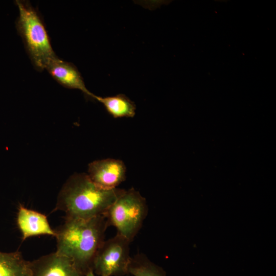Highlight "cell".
Masks as SVG:
<instances>
[{
	"label": "cell",
	"mask_w": 276,
	"mask_h": 276,
	"mask_svg": "<svg viewBox=\"0 0 276 276\" xmlns=\"http://www.w3.org/2000/svg\"><path fill=\"white\" fill-rule=\"evenodd\" d=\"M131 242L117 234L104 240L98 249L92 265V270L97 276H123L128 274L131 257Z\"/></svg>",
	"instance_id": "5b68a950"
},
{
	"label": "cell",
	"mask_w": 276,
	"mask_h": 276,
	"mask_svg": "<svg viewBox=\"0 0 276 276\" xmlns=\"http://www.w3.org/2000/svg\"><path fill=\"white\" fill-rule=\"evenodd\" d=\"M146 199L133 188L124 190L107 211L108 225L131 242L141 228L148 213Z\"/></svg>",
	"instance_id": "277c9868"
},
{
	"label": "cell",
	"mask_w": 276,
	"mask_h": 276,
	"mask_svg": "<svg viewBox=\"0 0 276 276\" xmlns=\"http://www.w3.org/2000/svg\"><path fill=\"white\" fill-rule=\"evenodd\" d=\"M16 223L23 241L40 235L56 236L55 230L50 226L47 216L21 204L18 207Z\"/></svg>",
	"instance_id": "ba28073f"
},
{
	"label": "cell",
	"mask_w": 276,
	"mask_h": 276,
	"mask_svg": "<svg viewBox=\"0 0 276 276\" xmlns=\"http://www.w3.org/2000/svg\"><path fill=\"white\" fill-rule=\"evenodd\" d=\"M93 99L102 103L107 111L113 118H133L135 114L134 102L123 94L102 97L94 95Z\"/></svg>",
	"instance_id": "8fae6325"
},
{
	"label": "cell",
	"mask_w": 276,
	"mask_h": 276,
	"mask_svg": "<svg viewBox=\"0 0 276 276\" xmlns=\"http://www.w3.org/2000/svg\"><path fill=\"white\" fill-rule=\"evenodd\" d=\"M106 190L96 185L86 173H75L63 184L54 211L65 213V218L87 219L104 215L123 191Z\"/></svg>",
	"instance_id": "7a4b0ae2"
},
{
	"label": "cell",
	"mask_w": 276,
	"mask_h": 276,
	"mask_svg": "<svg viewBox=\"0 0 276 276\" xmlns=\"http://www.w3.org/2000/svg\"><path fill=\"white\" fill-rule=\"evenodd\" d=\"M128 274L133 276H166L161 267L152 262L143 253H137L131 257Z\"/></svg>",
	"instance_id": "7c38bea8"
},
{
	"label": "cell",
	"mask_w": 276,
	"mask_h": 276,
	"mask_svg": "<svg viewBox=\"0 0 276 276\" xmlns=\"http://www.w3.org/2000/svg\"><path fill=\"white\" fill-rule=\"evenodd\" d=\"M104 215L83 219L65 218L56 228V252L69 258L85 276L92 270L95 255L108 226Z\"/></svg>",
	"instance_id": "6da1fadb"
},
{
	"label": "cell",
	"mask_w": 276,
	"mask_h": 276,
	"mask_svg": "<svg viewBox=\"0 0 276 276\" xmlns=\"http://www.w3.org/2000/svg\"><path fill=\"white\" fill-rule=\"evenodd\" d=\"M126 168L119 159L97 160L88 165L87 175L98 187L106 190L117 188L126 179Z\"/></svg>",
	"instance_id": "8992f818"
},
{
	"label": "cell",
	"mask_w": 276,
	"mask_h": 276,
	"mask_svg": "<svg viewBox=\"0 0 276 276\" xmlns=\"http://www.w3.org/2000/svg\"><path fill=\"white\" fill-rule=\"evenodd\" d=\"M31 276H84L68 258L57 252L30 262Z\"/></svg>",
	"instance_id": "52a82bcc"
},
{
	"label": "cell",
	"mask_w": 276,
	"mask_h": 276,
	"mask_svg": "<svg viewBox=\"0 0 276 276\" xmlns=\"http://www.w3.org/2000/svg\"><path fill=\"white\" fill-rule=\"evenodd\" d=\"M85 276H97L96 275L94 272H93V270H90L89 271H88Z\"/></svg>",
	"instance_id": "4fadbf2b"
},
{
	"label": "cell",
	"mask_w": 276,
	"mask_h": 276,
	"mask_svg": "<svg viewBox=\"0 0 276 276\" xmlns=\"http://www.w3.org/2000/svg\"><path fill=\"white\" fill-rule=\"evenodd\" d=\"M45 69L63 86L80 90L87 96L93 98L94 95L86 88L81 74L72 63L57 57L50 62Z\"/></svg>",
	"instance_id": "9c48e42d"
},
{
	"label": "cell",
	"mask_w": 276,
	"mask_h": 276,
	"mask_svg": "<svg viewBox=\"0 0 276 276\" xmlns=\"http://www.w3.org/2000/svg\"><path fill=\"white\" fill-rule=\"evenodd\" d=\"M19 15L16 27L35 67L46 68L57 58L44 24L37 11L26 1H16Z\"/></svg>",
	"instance_id": "3957f363"
},
{
	"label": "cell",
	"mask_w": 276,
	"mask_h": 276,
	"mask_svg": "<svg viewBox=\"0 0 276 276\" xmlns=\"http://www.w3.org/2000/svg\"><path fill=\"white\" fill-rule=\"evenodd\" d=\"M0 276H31L30 261L18 251H0Z\"/></svg>",
	"instance_id": "30bf717a"
}]
</instances>
